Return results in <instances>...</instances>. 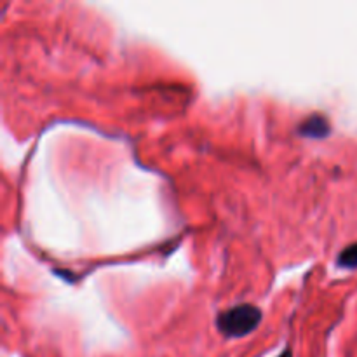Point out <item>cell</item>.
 Here are the masks:
<instances>
[{"mask_svg":"<svg viewBox=\"0 0 357 357\" xmlns=\"http://www.w3.org/2000/svg\"><path fill=\"white\" fill-rule=\"evenodd\" d=\"M337 265L342 268H357V243L347 246L338 255Z\"/></svg>","mask_w":357,"mask_h":357,"instance_id":"obj_3","label":"cell"},{"mask_svg":"<svg viewBox=\"0 0 357 357\" xmlns=\"http://www.w3.org/2000/svg\"><path fill=\"white\" fill-rule=\"evenodd\" d=\"M330 132H331L330 121H328L323 114H312L310 117H307L305 121L300 122L298 126V135L307 136V138L323 139L326 138Z\"/></svg>","mask_w":357,"mask_h":357,"instance_id":"obj_2","label":"cell"},{"mask_svg":"<svg viewBox=\"0 0 357 357\" xmlns=\"http://www.w3.org/2000/svg\"><path fill=\"white\" fill-rule=\"evenodd\" d=\"M279 357H293V354H291V351H289V349H286V351L282 352V354Z\"/></svg>","mask_w":357,"mask_h":357,"instance_id":"obj_4","label":"cell"},{"mask_svg":"<svg viewBox=\"0 0 357 357\" xmlns=\"http://www.w3.org/2000/svg\"><path fill=\"white\" fill-rule=\"evenodd\" d=\"M264 312L251 303H239L223 310L216 317V328L227 338H241L253 333L261 323Z\"/></svg>","mask_w":357,"mask_h":357,"instance_id":"obj_1","label":"cell"}]
</instances>
